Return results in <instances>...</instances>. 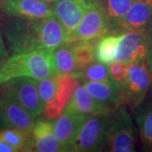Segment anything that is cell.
<instances>
[{
	"instance_id": "6da1fadb",
	"label": "cell",
	"mask_w": 152,
	"mask_h": 152,
	"mask_svg": "<svg viewBox=\"0 0 152 152\" xmlns=\"http://www.w3.org/2000/svg\"><path fill=\"white\" fill-rule=\"evenodd\" d=\"M1 31L11 54L54 50L68 41L64 28L54 16L6 17Z\"/></svg>"
},
{
	"instance_id": "7a4b0ae2",
	"label": "cell",
	"mask_w": 152,
	"mask_h": 152,
	"mask_svg": "<svg viewBox=\"0 0 152 152\" xmlns=\"http://www.w3.org/2000/svg\"><path fill=\"white\" fill-rule=\"evenodd\" d=\"M56 74L53 50L12 54L0 68V86L18 77L42 80Z\"/></svg>"
},
{
	"instance_id": "3957f363",
	"label": "cell",
	"mask_w": 152,
	"mask_h": 152,
	"mask_svg": "<svg viewBox=\"0 0 152 152\" xmlns=\"http://www.w3.org/2000/svg\"><path fill=\"white\" fill-rule=\"evenodd\" d=\"M136 129L124 105L113 109L107 116L102 151H135Z\"/></svg>"
},
{
	"instance_id": "277c9868",
	"label": "cell",
	"mask_w": 152,
	"mask_h": 152,
	"mask_svg": "<svg viewBox=\"0 0 152 152\" xmlns=\"http://www.w3.org/2000/svg\"><path fill=\"white\" fill-rule=\"evenodd\" d=\"M0 94L10 98L35 119L44 113L40 98L37 80L31 77H18L0 86Z\"/></svg>"
},
{
	"instance_id": "5b68a950",
	"label": "cell",
	"mask_w": 152,
	"mask_h": 152,
	"mask_svg": "<svg viewBox=\"0 0 152 152\" xmlns=\"http://www.w3.org/2000/svg\"><path fill=\"white\" fill-rule=\"evenodd\" d=\"M107 116L108 113L89 115L71 143L69 151H102Z\"/></svg>"
},
{
	"instance_id": "8992f818",
	"label": "cell",
	"mask_w": 152,
	"mask_h": 152,
	"mask_svg": "<svg viewBox=\"0 0 152 152\" xmlns=\"http://www.w3.org/2000/svg\"><path fill=\"white\" fill-rule=\"evenodd\" d=\"M110 35L107 15L100 0H91L81 21L70 35L67 42L103 38Z\"/></svg>"
},
{
	"instance_id": "52a82bcc",
	"label": "cell",
	"mask_w": 152,
	"mask_h": 152,
	"mask_svg": "<svg viewBox=\"0 0 152 152\" xmlns=\"http://www.w3.org/2000/svg\"><path fill=\"white\" fill-rule=\"evenodd\" d=\"M151 77L146 61L129 65L128 78L124 85V102L133 111L146 97L152 85Z\"/></svg>"
},
{
	"instance_id": "ba28073f",
	"label": "cell",
	"mask_w": 152,
	"mask_h": 152,
	"mask_svg": "<svg viewBox=\"0 0 152 152\" xmlns=\"http://www.w3.org/2000/svg\"><path fill=\"white\" fill-rule=\"evenodd\" d=\"M150 48L149 30L131 31L121 34L115 61L128 64L146 61Z\"/></svg>"
},
{
	"instance_id": "9c48e42d",
	"label": "cell",
	"mask_w": 152,
	"mask_h": 152,
	"mask_svg": "<svg viewBox=\"0 0 152 152\" xmlns=\"http://www.w3.org/2000/svg\"><path fill=\"white\" fill-rule=\"evenodd\" d=\"M36 119L10 98L0 94V130L18 129L31 133Z\"/></svg>"
},
{
	"instance_id": "30bf717a",
	"label": "cell",
	"mask_w": 152,
	"mask_h": 152,
	"mask_svg": "<svg viewBox=\"0 0 152 152\" xmlns=\"http://www.w3.org/2000/svg\"><path fill=\"white\" fill-rule=\"evenodd\" d=\"M90 2L91 0H58L52 4L53 15L64 28L68 39L81 21Z\"/></svg>"
},
{
	"instance_id": "8fae6325",
	"label": "cell",
	"mask_w": 152,
	"mask_h": 152,
	"mask_svg": "<svg viewBox=\"0 0 152 152\" xmlns=\"http://www.w3.org/2000/svg\"><path fill=\"white\" fill-rule=\"evenodd\" d=\"M0 13L5 17L20 18L53 15L52 4L40 0H0Z\"/></svg>"
},
{
	"instance_id": "7c38bea8",
	"label": "cell",
	"mask_w": 152,
	"mask_h": 152,
	"mask_svg": "<svg viewBox=\"0 0 152 152\" xmlns=\"http://www.w3.org/2000/svg\"><path fill=\"white\" fill-rule=\"evenodd\" d=\"M152 22V4L150 0H134L121 19L117 35L131 31L149 30Z\"/></svg>"
},
{
	"instance_id": "4fadbf2b",
	"label": "cell",
	"mask_w": 152,
	"mask_h": 152,
	"mask_svg": "<svg viewBox=\"0 0 152 152\" xmlns=\"http://www.w3.org/2000/svg\"><path fill=\"white\" fill-rule=\"evenodd\" d=\"M89 115L64 109L54 121V134L64 151H69V147L77 132Z\"/></svg>"
},
{
	"instance_id": "5bb4252c",
	"label": "cell",
	"mask_w": 152,
	"mask_h": 152,
	"mask_svg": "<svg viewBox=\"0 0 152 152\" xmlns=\"http://www.w3.org/2000/svg\"><path fill=\"white\" fill-rule=\"evenodd\" d=\"M54 121L52 118H41L35 121L31 130L33 151H64L54 134Z\"/></svg>"
},
{
	"instance_id": "9a60e30c",
	"label": "cell",
	"mask_w": 152,
	"mask_h": 152,
	"mask_svg": "<svg viewBox=\"0 0 152 152\" xmlns=\"http://www.w3.org/2000/svg\"><path fill=\"white\" fill-rule=\"evenodd\" d=\"M79 84V80L75 76L58 75V83L54 96L50 103L44 107V113L47 118L56 119L59 117Z\"/></svg>"
},
{
	"instance_id": "2e32d148",
	"label": "cell",
	"mask_w": 152,
	"mask_h": 152,
	"mask_svg": "<svg viewBox=\"0 0 152 152\" xmlns=\"http://www.w3.org/2000/svg\"><path fill=\"white\" fill-rule=\"evenodd\" d=\"M81 84L89 93L109 108L114 109L124 105V86L114 80L110 81H84Z\"/></svg>"
},
{
	"instance_id": "e0dca14e",
	"label": "cell",
	"mask_w": 152,
	"mask_h": 152,
	"mask_svg": "<svg viewBox=\"0 0 152 152\" xmlns=\"http://www.w3.org/2000/svg\"><path fill=\"white\" fill-rule=\"evenodd\" d=\"M64 109L85 115L107 114L113 110L93 97L82 84H79L76 87Z\"/></svg>"
},
{
	"instance_id": "ac0fdd59",
	"label": "cell",
	"mask_w": 152,
	"mask_h": 152,
	"mask_svg": "<svg viewBox=\"0 0 152 152\" xmlns=\"http://www.w3.org/2000/svg\"><path fill=\"white\" fill-rule=\"evenodd\" d=\"M134 112L144 148L152 151V86L146 97Z\"/></svg>"
},
{
	"instance_id": "d6986e66",
	"label": "cell",
	"mask_w": 152,
	"mask_h": 152,
	"mask_svg": "<svg viewBox=\"0 0 152 152\" xmlns=\"http://www.w3.org/2000/svg\"><path fill=\"white\" fill-rule=\"evenodd\" d=\"M53 58L58 75H69L77 77L79 73L71 42H65L53 50Z\"/></svg>"
},
{
	"instance_id": "ffe728a7",
	"label": "cell",
	"mask_w": 152,
	"mask_h": 152,
	"mask_svg": "<svg viewBox=\"0 0 152 152\" xmlns=\"http://www.w3.org/2000/svg\"><path fill=\"white\" fill-rule=\"evenodd\" d=\"M101 39L102 38H93L86 41L69 42L72 44L79 73L96 61L95 53Z\"/></svg>"
},
{
	"instance_id": "44dd1931",
	"label": "cell",
	"mask_w": 152,
	"mask_h": 152,
	"mask_svg": "<svg viewBox=\"0 0 152 152\" xmlns=\"http://www.w3.org/2000/svg\"><path fill=\"white\" fill-rule=\"evenodd\" d=\"M107 15L110 26V35H117L121 19L129 10L134 0H100Z\"/></svg>"
},
{
	"instance_id": "7402d4cb",
	"label": "cell",
	"mask_w": 152,
	"mask_h": 152,
	"mask_svg": "<svg viewBox=\"0 0 152 152\" xmlns=\"http://www.w3.org/2000/svg\"><path fill=\"white\" fill-rule=\"evenodd\" d=\"M0 140L5 141L16 151H33L31 132L18 129H4L0 130Z\"/></svg>"
},
{
	"instance_id": "603a6c76",
	"label": "cell",
	"mask_w": 152,
	"mask_h": 152,
	"mask_svg": "<svg viewBox=\"0 0 152 152\" xmlns=\"http://www.w3.org/2000/svg\"><path fill=\"white\" fill-rule=\"evenodd\" d=\"M121 35H108L101 39L96 49V61L110 64L115 61Z\"/></svg>"
},
{
	"instance_id": "cb8c5ba5",
	"label": "cell",
	"mask_w": 152,
	"mask_h": 152,
	"mask_svg": "<svg viewBox=\"0 0 152 152\" xmlns=\"http://www.w3.org/2000/svg\"><path fill=\"white\" fill-rule=\"evenodd\" d=\"M79 81H110L111 77L107 64L95 61L81 70L76 77Z\"/></svg>"
},
{
	"instance_id": "d4e9b609",
	"label": "cell",
	"mask_w": 152,
	"mask_h": 152,
	"mask_svg": "<svg viewBox=\"0 0 152 152\" xmlns=\"http://www.w3.org/2000/svg\"><path fill=\"white\" fill-rule=\"evenodd\" d=\"M108 68L112 79L114 81L124 86L128 78L129 64H126L124 62L113 61L110 64H108Z\"/></svg>"
},
{
	"instance_id": "484cf974",
	"label": "cell",
	"mask_w": 152,
	"mask_h": 152,
	"mask_svg": "<svg viewBox=\"0 0 152 152\" xmlns=\"http://www.w3.org/2000/svg\"><path fill=\"white\" fill-rule=\"evenodd\" d=\"M10 57L9 55V50L6 47L5 42L3 37L2 31L0 30V68L5 63V61Z\"/></svg>"
},
{
	"instance_id": "4316f807",
	"label": "cell",
	"mask_w": 152,
	"mask_h": 152,
	"mask_svg": "<svg viewBox=\"0 0 152 152\" xmlns=\"http://www.w3.org/2000/svg\"><path fill=\"white\" fill-rule=\"evenodd\" d=\"M149 36H150V48H149V53L146 59V64L148 69L152 75V22L149 28Z\"/></svg>"
},
{
	"instance_id": "83f0119b",
	"label": "cell",
	"mask_w": 152,
	"mask_h": 152,
	"mask_svg": "<svg viewBox=\"0 0 152 152\" xmlns=\"http://www.w3.org/2000/svg\"><path fill=\"white\" fill-rule=\"evenodd\" d=\"M0 152H16V151L5 141L0 140Z\"/></svg>"
},
{
	"instance_id": "f1b7e54d",
	"label": "cell",
	"mask_w": 152,
	"mask_h": 152,
	"mask_svg": "<svg viewBox=\"0 0 152 152\" xmlns=\"http://www.w3.org/2000/svg\"><path fill=\"white\" fill-rule=\"evenodd\" d=\"M40 1L46 2V3H48V4H53V3H54V2L58 1V0H40Z\"/></svg>"
},
{
	"instance_id": "f546056e",
	"label": "cell",
	"mask_w": 152,
	"mask_h": 152,
	"mask_svg": "<svg viewBox=\"0 0 152 152\" xmlns=\"http://www.w3.org/2000/svg\"><path fill=\"white\" fill-rule=\"evenodd\" d=\"M150 2H151V4H152V0H150Z\"/></svg>"
}]
</instances>
